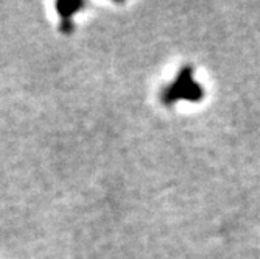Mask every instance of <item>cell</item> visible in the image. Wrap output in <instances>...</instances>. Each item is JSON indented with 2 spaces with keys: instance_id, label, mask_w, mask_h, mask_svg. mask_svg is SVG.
<instances>
[{
  "instance_id": "2",
  "label": "cell",
  "mask_w": 260,
  "mask_h": 259,
  "mask_svg": "<svg viewBox=\"0 0 260 259\" xmlns=\"http://www.w3.org/2000/svg\"><path fill=\"white\" fill-rule=\"evenodd\" d=\"M84 4L83 2H58L56 4V10H58V14L61 16L62 22H61V32L69 35L74 32V22H72V17L74 14L83 8Z\"/></svg>"
},
{
  "instance_id": "1",
  "label": "cell",
  "mask_w": 260,
  "mask_h": 259,
  "mask_svg": "<svg viewBox=\"0 0 260 259\" xmlns=\"http://www.w3.org/2000/svg\"><path fill=\"white\" fill-rule=\"evenodd\" d=\"M200 96H201V89L192 78V70L188 67H184L178 74L175 83H172L170 86L164 89L162 102L172 105L179 99L195 100V99H200Z\"/></svg>"
}]
</instances>
